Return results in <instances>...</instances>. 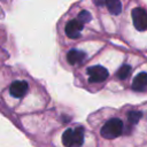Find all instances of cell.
I'll use <instances>...</instances> for the list:
<instances>
[{
    "mask_svg": "<svg viewBox=\"0 0 147 147\" xmlns=\"http://www.w3.org/2000/svg\"><path fill=\"white\" fill-rule=\"evenodd\" d=\"M84 142V129H67L62 134V144L64 147H80Z\"/></svg>",
    "mask_w": 147,
    "mask_h": 147,
    "instance_id": "obj_1",
    "label": "cell"
},
{
    "mask_svg": "<svg viewBox=\"0 0 147 147\" xmlns=\"http://www.w3.org/2000/svg\"><path fill=\"white\" fill-rule=\"evenodd\" d=\"M146 87H147V72L142 71L134 77L132 82V88L136 91H144Z\"/></svg>",
    "mask_w": 147,
    "mask_h": 147,
    "instance_id": "obj_8",
    "label": "cell"
},
{
    "mask_svg": "<svg viewBox=\"0 0 147 147\" xmlns=\"http://www.w3.org/2000/svg\"><path fill=\"white\" fill-rule=\"evenodd\" d=\"M105 6H107L108 11L113 15H118L122 11V2L118 0H107Z\"/></svg>",
    "mask_w": 147,
    "mask_h": 147,
    "instance_id": "obj_9",
    "label": "cell"
},
{
    "mask_svg": "<svg viewBox=\"0 0 147 147\" xmlns=\"http://www.w3.org/2000/svg\"><path fill=\"white\" fill-rule=\"evenodd\" d=\"M123 132V122L119 118H111L105 123L100 133L106 139H114Z\"/></svg>",
    "mask_w": 147,
    "mask_h": 147,
    "instance_id": "obj_2",
    "label": "cell"
},
{
    "mask_svg": "<svg viewBox=\"0 0 147 147\" xmlns=\"http://www.w3.org/2000/svg\"><path fill=\"white\" fill-rule=\"evenodd\" d=\"M84 28V24L78 20H71L65 24V34L69 38H78Z\"/></svg>",
    "mask_w": 147,
    "mask_h": 147,
    "instance_id": "obj_5",
    "label": "cell"
},
{
    "mask_svg": "<svg viewBox=\"0 0 147 147\" xmlns=\"http://www.w3.org/2000/svg\"><path fill=\"white\" fill-rule=\"evenodd\" d=\"M132 21L133 25L138 31L147 30V11L142 7H136L132 9Z\"/></svg>",
    "mask_w": 147,
    "mask_h": 147,
    "instance_id": "obj_3",
    "label": "cell"
},
{
    "mask_svg": "<svg viewBox=\"0 0 147 147\" xmlns=\"http://www.w3.org/2000/svg\"><path fill=\"white\" fill-rule=\"evenodd\" d=\"M28 90H29V85L24 80H15L9 87V92L14 98L24 96L25 93L28 92Z\"/></svg>",
    "mask_w": 147,
    "mask_h": 147,
    "instance_id": "obj_6",
    "label": "cell"
},
{
    "mask_svg": "<svg viewBox=\"0 0 147 147\" xmlns=\"http://www.w3.org/2000/svg\"><path fill=\"white\" fill-rule=\"evenodd\" d=\"M85 57H86V54L83 51H78V49H71L67 54V61L72 65L83 63Z\"/></svg>",
    "mask_w": 147,
    "mask_h": 147,
    "instance_id": "obj_7",
    "label": "cell"
},
{
    "mask_svg": "<svg viewBox=\"0 0 147 147\" xmlns=\"http://www.w3.org/2000/svg\"><path fill=\"white\" fill-rule=\"evenodd\" d=\"M130 74H131V67H130L129 64H123V65L117 70L116 76H117V78H119V79H125V78L129 77Z\"/></svg>",
    "mask_w": 147,
    "mask_h": 147,
    "instance_id": "obj_11",
    "label": "cell"
},
{
    "mask_svg": "<svg viewBox=\"0 0 147 147\" xmlns=\"http://www.w3.org/2000/svg\"><path fill=\"white\" fill-rule=\"evenodd\" d=\"M142 116V113L141 111H138V110H131L127 113V121L131 125H134L139 122V119L141 118Z\"/></svg>",
    "mask_w": 147,
    "mask_h": 147,
    "instance_id": "obj_10",
    "label": "cell"
},
{
    "mask_svg": "<svg viewBox=\"0 0 147 147\" xmlns=\"http://www.w3.org/2000/svg\"><path fill=\"white\" fill-rule=\"evenodd\" d=\"M88 74V82L90 83H101L107 79L108 70L102 65H94L87 69Z\"/></svg>",
    "mask_w": 147,
    "mask_h": 147,
    "instance_id": "obj_4",
    "label": "cell"
},
{
    "mask_svg": "<svg viewBox=\"0 0 147 147\" xmlns=\"http://www.w3.org/2000/svg\"><path fill=\"white\" fill-rule=\"evenodd\" d=\"M91 18H92V16H91L90 11H87V10H82V11L78 14V17H77V20H78L79 22H82L83 24L90 22Z\"/></svg>",
    "mask_w": 147,
    "mask_h": 147,
    "instance_id": "obj_12",
    "label": "cell"
}]
</instances>
